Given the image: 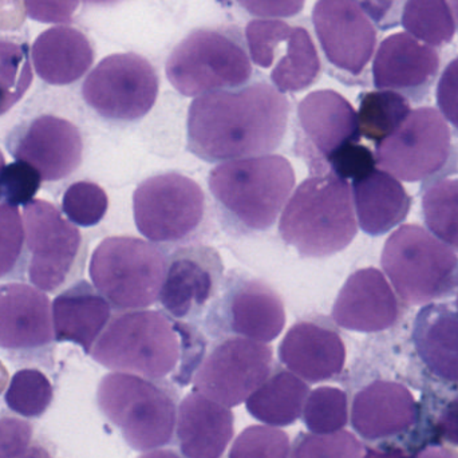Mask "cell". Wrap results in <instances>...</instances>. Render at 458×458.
Wrapping results in <instances>:
<instances>
[{
	"label": "cell",
	"mask_w": 458,
	"mask_h": 458,
	"mask_svg": "<svg viewBox=\"0 0 458 458\" xmlns=\"http://www.w3.org/2000/svg\"><path fill=\"white\" fill-rule=\"evenodd\" d=\"M233 413L227 406L191 393L180 403L176 433L185 458H222L233 437Z\"/></svg>",
	"instance_id": "d4e9b609"
},
{
	"label": "cell",
	"mask_w": 458,
	"mask_h": 458,
	"mask_svg": "<svg viewBox=\"0 0 458 458\" xmlns=\"http://www.w3.org/2000/svg\"><path fill=\"white\" fill-rule=\"evenodd\" d=\"M206 193L176 172L144 180L134 191L133 214L142 236L157 244L191 239L206 219Z\"/></svg>",
	"instance_id": "9c48e42d"
},
{
	"label": "cell",
	"mask_w": 458,
	"mask_h": 458,
	"mask_svg": "<svg viewBox=\"0 0 458 458\" xmlns=\"http://www.w3.org/2000/svg\"><path fill=\"white\" fill-rule=\"evenodd\" d=\"M250 15L263 19L291 18L303 10L306 0H236Z\"/></svg>",
	"instance_id": "7dc6e473"
},
{
	"label": "cell",
	"mask_w": 458,
	"mask_h": 458,
	"mask_svg": "<svg viewBox=\"0 0 458 458\" xmlns=\"http://www.w3.org/2000/svg\"><path fill=\"white\" fill-rule=\"evenodd\" d=\"M161 381L115 371L99 382V411L134 451H155L174 438L177 395Z\"/></svg>",
	"instance_id": "5b68a950"
},
{
	"label": "cell",
	"mask_w": 458,
	"mask_h": 458,
	"mask_svg": "<svg viewBox=\"0 0 458 458\" xmlns=\"http://www.w3.org/2000/svg\"><path fill=\"white\" fill-rule=\"evenodd\" d=\"M53 400V385L42 371L35 369H23L15 373L4 395L10 411L26 419L43 416Z\"/></svg>",
	"instance_id": "e575fe53"
},
{
	"label": "cell",
	"mask_w": 458,
	"mask_h": 458,
	"mask_svg": "<svg viewBox=\"0 0 458 458\" xmlns=\"http://www.w3.org/2000/svg\"><path fill=\"white\" fill-rule=\"evenodd\" d=\"M0 458H53L30 422L0 414Z\"/></svg>",
	"instance_id": "ab89813d"
},
{
	"label": "cell",
	"mask_w": 458,
	"mask_h": 458,
	"mask_svg": "<svg viewBox=\"0 0 458 458\" xmlns=\"http://www.w3.org/2000/svg\"><path fill=\"white\" fill-rule=\"evenodd\" d=\"M32 80L29 45L0 39V115L23 98Z\"/></svg>",
	"instance_id": "836d02e7"
},
{
	"label": "cell",
	"mask_w": 458,
	"mask_h": 458,
	"mask_svg": "<svg viewBox=\"0 0 458 458\" xmlns=\"http://www.w3.org/2000/svg\"><path fill=\"white\" fill-rule=\"evenodd\" d=\"M290 102L267 82L196 97L188 112V150L207 163L259 157L280 147Z\"/></svg>",
	"instance_id": "6da1fadb"
},
{
	"label": "cell",
	"mask_w": 458,
	"mask_h": 458,
	"mask_svg": "<svg viewBox=\"0 0 458 458\" xmlns=\"http://www.w3.org/2000/svg\"><path fill=\"white\" fill-rule=\"evenodd\" d=\"M166 77L185 97L242 88L252 77L247 51L227 32L200 29L188 34L166 61Z\"/></svg>",
	"instance_id": "ba28073f"
},
{
	"label": "cell",
	"mask_w": 458,
	"mask_h": 458,
	"mask_svg": "<svg viewBox=\"0 0 458 458\" xmlns=\"http://www.w3.org/2000/svg\"><path fill=\"white\" fill-rule=\"evenodd\" d=\"M451 5L452 13H454V21H456V29L458 30V0H448Z\"/></svg>",
	"instance_id": "11a10c76"
},
{
	"label": "cell",
	"mask_w": 458,
	"mask_h": 458,
	"mask_svg": "<svg viewBox=\"0 0 458 458\" xmlns=\"http://www.w3.org/2000/svg\"><path fill=\"white\" fill-rule=\"evenodd\" d=\"M312 23L328 64L360 77L373 59L378 38L365 11L354 0H318Z\"/></svg>",
	"instance_id": "2e32d148"
},
{
	"label": "cell",
	"mask_w": 458,
	"mask_h": 458,
	"mask_svg": "<svg viewBox=\"0 0 458 458\" xmlns=\"http://www.w3.org/2000/svg\"><path fill=\"white\" fill-rule=\"evenodd\" d=\"M400 309L389 282L379 269L362 268L350 275L333 307L339 327L378 333L393 327Z\"/></svg>",
	"instance_id": "44dd1931"
},
{
	"label": "cell",
	"mask_w": 458,
	"mask_h": 458,
	"mask_svg": "<svg viewBox=\"0 0 458 458\" xmlns=\"http://www.w3.org/2000/svg\"><path fill=\"white\" fill-rule=\"evenodd\" d=\"M349 421V403L344 390L318 387L310 393L303 409V422L315 435H330L344 429Z\"/></svg>",
	"instance_id": "d590c367"
},
{
	"label": "cell",
	"mask_w": 458,
	"mask_h": 458,
	"mask_svg": "<svg viewBox=\"0 0 458 458\" xmlns=\"http://www.w3.org/2000/svg\"><path fill=\"white\" fill-rule=\"evenodd\" d=\"M35 72L50 85H70L88 72L94 62L89 38L78 29L56 26L35 39L31 50Z\"/></svg>",
	"instance_id": "4316f807"
},
{
	"label": "cell",
	"mask_w": 458,
	"mask_h": 458,
	"mask_svg": "<svg viewBox=\"0 0 458 458\" xmlns=\"http://www.w3.org/2000/svg\"><path fill=\"white\" fill-rule=\"evenodd\" d=\"M283 365L310 384L339 376L346 362V347L327 320L307 319L295 323L279 346Z\"/></svg>",
	"instance_id": "ffe728a7"
},
{
	"label": "cell",
	"mask_w": 458,
	"mask_h": 458,
	"mask_svg": "<svg viewBox=\"0 0 458 458\" xmlns=\"http://www.w3.org/2000/svg\"><path fill=\"white\" fill-rule=\"evenodd\" d=\"M451 153V131L441 112L419 107L400 128L377 144L382 171L403 182H416L437 174Z\"/></svg>",
	"instance_id": "7c38bea8"
},
{
	"label": "cell",
	"mask_w": 458,
	"mask_h": 458,
	"mask_svg": "<svg viewBox=\"0 0 458 458\" xmlns=\"http://www.w3.org/2000/svg\"><path fill=\"white\" fill-rule=\"evenodd\" d=\"M139 458H182L176 452L169 451V449H155V451L147 452Z\"/></svg>",
	"instance_id": "f907efd6"
},
{
	"label": "cell",
	"mask_w": 458,
	"mask_h": 458,
	"mask_svg": "<svg viewBox=\"0 0 458 458\" xmlns=\"http://www.w3.org/2000/svg\"><path fill=\"white\" fill-rule=\"evenodd\" d=\"M371 21L381 30L400 26L401 15L408 0H354Z\"/></svg>",
	"instance_id": "bcb514c9"
},
{
	"label": "cell",
	"mask_w": 458,
	"mask_h": 458,
	"mask_svg": "<svg viewBox=\"0 0 458 458\" xmlns=\"http://www.w3.org/2000/svg\"><path fill=\"white\" fill-rule=\"evenodd\" d=\"M411 104L392 90L370 91L360 96L358 121L360 136L379 142L394 133L411 114Z\"/></svg>",
	"instance_id": "1f68e13d"
},
{
	"label": "cell",
	"mask_w": 458,
	"mask_h": 458,
	"mask_svg": "<svg viewBox=\"0 0 458 458\" xmlns=\"http://www.w3.org/2000/svg\"><path fill=\"white\" fill-rule=\"evenodd\" d=\"M223 312L232 333L263 344L276 339L285 326L282 299L260 280L231 284L225 291Z\"/></svg>",
	"instance_id": "cb8c5ba5"
},
{
	"label": "cell",
	"mask_w": 458,
	"mask_h": 458,
	"mask_svg": "<svg viewBox=\"0 0 458 458\" xmlns=\"http://www.w3.org/2000/svg\"><path fill=\"white\" fill-rule=\"evenodd\" d=\"M7 149L16 160L34 166L43 182H59L82 163L83 141L74 123L40 115L11 133Z\"/></svg>",
	"instance_id": "e0dca14e"
},
{
	"label": "cell",
	"mask_w": 458,
	"mask_h": 458,
	"mask_svg": "<svg viewBox=\"0 0 458 458\" xmlns=\"http://www.w3.org/2000/svg\"><path fill=\"white\" fill-rule=\"evenodd\" d=\"M425 225L458 252V179L436 182L422 198Z\"/></svg>",
	"instance_id": "d6a6232c"
},
{
	"label": "cell",
	"mask_w": 458,
	"mask_h": 458,
	"mask_svg": "<svg viewBox=\"0 0 458 458\" xmlns=\"http://www.w3.org/2000/svg\"><path fill=\"white\" fill-rule=\"evenodd\" d=\"M298 152L314 176L328 174L326 161L336 150L360 139L358 113L334 90L310 93L298 106Z\"/></svg>",
	"instance_id": "9a60e30c"
},
{
	"label": "cell",
	"mask_w": 458,
	"mask_h": 458,
	"mask_svg": "<svg viewBox=\"0 0 458 458\" xmlns=\"http://www.w3.org/2000/svg\"><path fill=\"white\" fill-rule=\"evenodd\" d=\"M27 15L40 23H69L80 0H23Z\"/></svg>",
	"instance_id": "f6af8a7d"
},
{
	"label": "cell",
	"mask_w": 458,
	"mask_h": 458,
	"mask_svg": "<svg viewBox=\"0 0 458 458\" xmlns=\"http://www.w3.org/2000/svg\"><path fill=\"white\" fill-rule=\"evenodd\" d=\"M42 182L39 172L24 161L5 165L0 174V201L13 207L27 206L34 200Z\"/></svg>",
	"instance_id": "60d3db41"
},
{
	"label": "cell",
	"mask_w": 458,
	"mask_h": 458,
	"mask_svg": "<svg viewBox=\"0 0 458 458\" xmlns=\"http://www.w3.org/2000/svg\"><path fill=\"white\" fill-rule=\"evenodd\" d=\"M456 306H457V310H458V296H457V301H456Z\"/></svg>",
	"instance_id": "6f0895ef"
},
{
	"label": "cell",
	"mask_w": 458,
	"mask_h": 458,
	"mask_svg": "<svg viewBox=\"0 0 458 458\" xmlns=\"http://www.w3.org/2000/svg\"><path fill=\"white\" fill-rule=\"evenodd\" d=\"M274 355L263 342L229 338L217 344L195 374L199 393L227 408L247 401L272 374Z\"/></svg>",
	"instance_id": "4fadbf2b"
},
{
	"label": "cell",
	"mask_w": 458,
	"mask_h": 458,
	"mask_svg": "<svg viewBox=\"0 0 458 458\" xmlns=\"http://www.w3.org/2000/svg\"><path fill=\"white\" fill-rule=\"evenodd\" d=\"M54 334L58 342H72L90 354L102 331L110 322V303L86 280L54 299Z\"/></svg>",
	"instance_id": "484cf974"
},
{
	"label": "cell",
	"mask_w": 458,
	"mask_h": 458,
	"mask_svg": "<svg viewBox=\"0 0 458 458\" xmlns=\"http://www.w3.org/2000/svg\"><path fill=\"white\" fill-rule=\"evenodd\" d=\"M414 458H458V456L454 452L446 451V449L438 448V446H429V448L420 452Z\"/></svg>",
	"instance_id": "681fc988"
},
{
	"label": "cell",
	"mask_w": 458,
	"mask_h": 458,
	"mask_svg": "<svg viewBox=\"0 0 458 458\" xmlns=\"http://www.w3.org/2000/svg\"><path fill=\"white\" fill-rule=\"evenodd\" d=\"M436 98L441 114L458 131V56L444 69L438 80Z\"/></svg>",
	"instance_id": "ee69618b"
},
{
	"label": "cell",
	"mask_w": 458,
	"mask_h": 458,
	"mask_svg": "<svg viewBox=\"0 0 458 458\" xmlns=\"http://www.w3.org/2000/svg\"><path fill=\"white\" fill-rule=\"evenodd\" d=\"M377 160L369 148L363 145L350 144L336 150L326 161L328 172L344 180L362 179L371 172L376 171Z\"/></svg>",
	"instance_id": "7bdbcfd3"
},
{
	"label": "cell",
	"mask_w": 458,
	"mask_h": 458,
	"mask_svg": "<svg viewBox=\"0 0 458 458\" xmlns=\"http://www.w3.org/2000/svg\"><path fill=\"white\" fill-rule=\"evenodd\" d=\"M355 212L365 233L382 236L403 223L411 200L395 177L382 169L352 182Z\"/></svg>",
	"instance_id": "83f0119b"
},
{
	"label": "cell",
	"mask_w": 458,
	"mask_h": 458,
	"mask_svg": "<svg viewBox=\"0 0 458 458\" xmlns=\"http://www.w3.org/2000/svg\"><path fill=\"white\" fill-rule=\"evenodd\" d=\"M26 242L23 220L16 207L0 201V279L18 266Z\"/></svg>",
	"instance_id": "b9f144b4"
},
{
	"label": "cell",
	"mask_w": 458,
	"mask_h": 458,
	"mask_svg": "<svg viewBox=\"0 0 458 458\" xmlns=\"http://www.w3.org/2000/svg\"><path fill=\"white\" fill-rule=\"evenodd\" d=\"M158 89L157 72L147 58L136 53L113 54L88 75L82 97L101 117L131 123L153 109Z\"/></svg>",
	"instance_id": "30bf717a"
},
{
	"label": "cell",
	"mask_w": 458,
	"mask_h": 458,
	"mask_svg": "<svg viewBox=\"0 0 458 458\" xmlns=\"http://www.w3.org/2000/svg\"><path fill=\"white\" fill-rule=\"evenodd\" d=\"M290 452L287 433L266 425H253L240 433L228 458H288Z\"/></svg>",
	"instance_id": "f35d334b"
},
{
	"label": "cell",
	"mask_w": 458,
	"mask_h": 458,
	"mask_svg": "<svg viewBox=\"0 0 458 458\" xmlns=\"http://www.w3.org/2000/svg\"><path fill=\"white\" fill-rule=\"evenodd\" d=\"M209 190L227 220L240 233L272 227L295 187V172L282 156L225 161L209 174Z\"/></svg>",
	"instance_id": "3957f363"
},
{
	"label": "cell",
	"mask_w": 458,
	"mask_h": 458,
	"mask_svg": "<svg viewBox=\"0 0 458 458\" xmlns=\"http://www.w3.org/2000/svg\"><path fill=\"white\" fill-rule=\"evenodd\" d=\"M166 269L168 259L157 245L137 237L113 236L94 250L89 274L114 309L134 311L158 301Z\"/></svg>",
	"instance_id": "52a82bcc"
},
{
	"label": "cell",
	"mask_w": 458,
	"mask_h": 458,
	"mask_svg": "<svg viewBox=\"0 0 458 458\" xmlns=\"http://www.w3.org/2000/svg\"><path fill=\"white\" fill-rule=\"evenodd\" d=\"M222 258L216 250L192 245L172 253L158 301L174 319L199 314L219 293Z\"/></svg>",
	"instance_id": "ac0fdd59"
},
{
	"label": "cell",
	"mask_w": 458,
	"mask_h": 458,
	"mask_svg": "<svg viewBox=\"0 0 458 458\" xmlns=\"http://www.w3.org/2000/svg\"><path fill=\"white\" fill-rule=\"evenodd\" d=\"M362 443L346 430L315 435L301 433L291 449L288 458H363Z\"/></svg>",
	"instance_id": "74e56055"
},
{
	"label": "cell",
	"mask_w": 458,
	"mask_h": 458,
	"mask_svg": "<svg viewBox=\"0 0 458 458\" xmlns=\"http://www.w3.org/2000/svg\"><path fill=\"white\" fill-rule=\"evenodd\" d=\"M413 341L422 362L438 378L458 384V314L444 304L424 307L414 320Z\"/></svg>",
	"instance_id": "f1b7e54d"
},
{
	"label": "cell",
	"mask_w": 458,
	"mask_h": 458,
	"mask_svg": "<svg viewBox=\"0 0 458 458\" xmlns=\"http://www.w3.org/2000/svg\"><path fill=\"white\" fill-rule=\"evenodd\" d=\"M438 70L440 55L436 48L406 31L395 32L382 40L374 56V86L419 102L429 93Z\"/></svg>",
	"instance_id": "d6986e66"
},
{
	"label": "cell",
	"mask_w": 458,
	"mask_h": 458,
	"mask_svg": "<svg viewBox=\"0 0 458 458\" xmlns=\"http://www.w3.org/2000/svg\"><path fill=\"white\" fill-rule=\"evenodd\" d=\"M29 248V279L38 290L54 293L66 283L82 250L80 229L64 219L55 206L32 200L24 206Z\"/></svg>",
	"instance_id": "5bb4252c"
},
{
	"label": "cell",
	"mask_w": 458,
	"mask_h": 458,
	"mask_svg": "<svg viewBox=\"0 0 458 458\" xmlns=\"http://www.w3.org/2000/svg\"><path fill=\"white\" fill-rule=\"evenodd\" d=\"M4 166H5L4 156H3V153L0 152V174H2L3 169H4Z\"/></svg>",
	"instance_id": "9f6ffc18"
},
{
	"label": "cell",
	"mask_w": 458,
	"mask_h": 458,
	"mask_svg": "<svg viewBox=\"0 0 458 458\" xmlns=\"http://www.w3.org/2000/svg\"><path fill=\"white\" fill-rule=\"evenodd\" d=\"M245 39L256 66H274L271 80L280 93H298L319 77V54L303 27L279 19H256L245 27Z\"/></svg>",
	"instance_id": "8fae6325"
},
{
	"label": "cell",
	"mask_w": 458,
	"mask_h": 458,
	"mask_svg": "<svg viewBox=\"0 0 458 458\" xmlns=\"http://www.w3.org/2000/svg\"><path fill=\"white\" fill-rule=\"evenodd\" d=\"M365 458H405L401 451H369Z\"/></svg>",
	"instance_id": "816d5d0a"
},
{
	"label": "cell",
	"mask_w": 458,
	"mask_h": 458,
	"mask_svg": "<svg viewBox=\"0 0 458 458\" xmlns=\"http://www.w3.org/2000/svg\"><path fill=\"white\" fill-rule=\"evenodd\" d=\"M279 232L303 258H327L349 247L358 228L347 180L328 172L301 182L283 211Z\"/></svg>",
	"instance_id": "277c9868"
},
{
	"label": "cell",
	"mask_w": 458,
	"mask_h": 458,
	"mask_svg": "<svg viewBox=\"0 0 458 458\" xmlns=\"http://www.w3.org/2000/svg\"><path fill=\"white\" fill-rule=\"evenodd\" d=\"M83 2L89 3V4L109 5L115 4V3L121 2V0H83Z\"/></svg>",
	"instance_id": "db71d44e"
},
{
	"label": "cell",
	"mask_w": 458,
	"mask_h": 458,
	"mask_svg": "<svg viewBox=\"0 0 458 458\" xmlns=\"http://www.w3.org/2000/svg\"><path fill=\"white\" fill-rule=\"evenodd\" d=\"M109 208L106 192L96 182H78L70 185L62 199V209L70 222L80 227H94Z\"/></svg>",
	"instance_id": "8d00e7d4"
},
{
	"label": "cell",
	"mask_w": 458,
	"mask_h": 458,
	"mask_svg": "<svg viewBox=\"0 0 458 458\" xmlns=\"http://www.w3.org/2000/svg\"><path fill=\"white\" fill-rule=\"evenodd\" d=\"M438 427L445 440L458 445V398L446 406L445 411L441 414Z\"/></svg>",
	"instance_id": "c3c4849f"
},
{
	"label": "cell",
	"mask_w": 458,
	"mask_h": 458,
	"mask_svg": "<svg viewBox=\"0 0 458 458\" xmlns=\"http://www.w3.org/2000/svg\"><path fill=\"white\" fill-rule=\"evenodd\" d=\"M401 24L408 34L433 48L449 45L457 30L448 0H408Z\"/></svg>",
	"instance_id": "4dcf8cb0"
},
{
	"label": "cell",
	"mask_w": 458,
	"mask_h": 458,
	"mask_svg": "<svg viewBox=\"0 0 458 458\" xmlns=\"http://www.w3.org/2000/svg\"><path fill=\"white\" fill-rule=\"evenodd\" d=\"M8 381V373L7 370H5L4 366L2 365V362H0V393L4 390L5 385H7Z\"/></svg>",
	"instance_id": "f5cc1de1"
},
{
	"label": "cell",
	"mask_w": 458,
	"mask_h": 458,
	"mask_svg": "<svg viewBox=\"0 0 458 458\" xmlns=\"http://www.w3.org/2000/svg\"><path fill=\"white\" fill-rule=\"evenodd\" d=\"M55 339L48 296L23 283L0 285V349L27 352Z\"/></svg>",
	"instance_id": "7402d4cb"
},
{
	"label": "cell",
	"mask_w": 458,
	"mask_h": 458,
	"mask_svg": "<svg viewBox=\"0 0 458 458\" xmlns=\"http://www.w3.org/2000/svg\"><path fill=\"white\" fill-rule=\"evenodd\" d=\"M393 287L411 306L448 298L458 290V258L449 245L416 225H403L381 258Z\"/></svg>",
	"instance_id": "8992f818"
},
{
	"label": "cell",
	"mask_w": 458,
	"mask_h": 458,
	"mask_svg": "<svg viewBox=\"0 0 458 458\" xmlns=\"http://www.w3.org/2000/svg\"><path fill=\"white\" fill-rule=\"evenodd\" d=\"M309 394L303 379L291 371L277 370L248 398L247 411L269 427H288L303 413Z\"/></svg>",
	"instance_id": "f546056e"
},
{
	"label": "cell",
	"mask_w": 458,
	"mask_h": 458,
	"mask_svg": "<svg viewBox=\"0 0 458 458\" xmlns=\"http://www.w3.org/2000/svg\"><path fill=\"white\" fill-rule=\"evenodd\" d=\"M417 416L413 394L397 382H373L352 401V428L366 440L401 435L416 424Z\"/></svg>",
	"instance_id": "603a6c76"
},
{
	"label": "cell",
	"mask_w": 458,
	"mask_h": 458,
	"mask_svg": "<svg viewBox=\"0 0 458 458\" xmlns=\"http://www.w3.org/2000/svg\"><path fill=\"white\" fill-rule=\"evenodd\" d=\"M204 341L198 331L158 311L123 312L107 323L91 349V358L117 373L165 378L182 365L188 381L200 365Z\"/></svg>",
	"instance_id": "7a4b0ae2"
}]
</instances>
